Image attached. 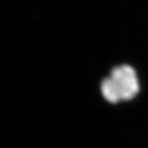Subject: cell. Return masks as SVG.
Here are the masks:
<instances>
[{
	"label": "cell",
	"mask_w": 148,
	"mask_h": 148,
	"mask_svg": "<svg viewBox=\"0 0 148 148\" xmlns=\"http://www.w3.org/2000/svg\"><path fill=\"white\" fill-rule=\"evenodd\" d=\"M137 74L133 67L122 64L114 67L110 76L103 79L100 90L103 98L111 103L133 99L139 93Z\"/></svg>",
	"instance_id": "1"
}]
</instances>
